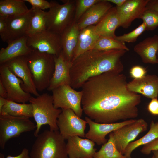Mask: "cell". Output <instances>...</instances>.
Returning <instances> with one entry per match:
<instances>
[{
    "instance_id": "1",
    "label": "cell",
    "mask_w": 158,
    "mask_h": 158,
    "mask_svg": "<svg viewBox=\"0 0 158 158\" xmlns=\"http://www.w3.org/2000/svg\"><path fill=\"white\" fill-rule=\"evenodd\" d=\"M127 83L124 74L113 71L90 78L81 87L83 112L99 123L135 119L141 97L130 91Z\"/></svg>"
},
{
    "instance_id": "2",
    "label": "cell",
    "mask_w": 158,
    "mask_h": 158,
    "mask_svg": "<svg viewBox=\"0 0 158 158\" xmlns=\"http://www.w3.org/2000/svg\"><path fill=\"white\" fill-rule=\"evenodd\" d=\"M127 51L122 49H92L82 54L72 62L71 86L78 89L90 78L104 73L113 71L121 73L124 66L121 59Z\"/></svg>"
},
{
    "instance_id": "3",
    "label": "cell",
    "mask_w": 158,
    "mask_h": 158,
    "mask_svg": "<svg viewBox=\"0 0 158 158\" xmlns=\"http://www.w3.org/2000/svg\"><path fill=\"white\" fill-rule=\"evenodd\" d=\"M36 138L30 153V158H69L65 140L59 130H45Z\"/></svg>"
},
{
    "instance_id": "4",
    "label": "cell",
    "mask_w": 158,
    "mask_h": 158,
    "mask_svg": "<svg viewBox=\"0 0 158 158\" xmlns=\"http://www.w3.org/2000/svg\"><path fill=\"white\" fill-rule=\"evenodd\" d=\"M27 57L37 90L42 92L47 89L54 71V56L33 49Z\"/></svg>"
},
{
    "instance_id": "5",
    "label": "cell",
    "mask_w": 158,
    "mask_h": 158,
    "mask_svg": "<svg viewBox=\"0 0 158 158\" xmlns=\"http://www.w3.org/2000/svg\"><path fill=\"white\" fill-rule=\"evenodd\" d=\"M29 102L32 105L33 117L36 123L34 136L38 135L43 125H48L51 130H59L57 120L62 109L55 107L52 95L45 93L35 97L31 96Z\"/></svg>"
},
{
    "instance_id": "6",
    "label": "cell",
    "mask_w": 158,
    "mask_h": 158,
    "mask_svg": "<svg viewBox=\"0 0 158 158\" xmlns=\"http://www.w3.org/2000/svg\"><path fill=\"white\" fill-rule=\"evenodd\" d=\"M60 4L50 1L51 6L46 12L47 29L61 35L74 21L76 0H62Z\"/></svg>"
},
{
    "instance_id": "7",
    "label": "cell",
    "mask_w": 158,
    "mask_h": 158,
    "mask_svg": "<svg viewBox=\"0 0 158 158\" xmlns=\"http://www.w3.org/2000/svg\"><path fill=\"white\" fill-rule=\"evenodd\" d=\"M36 126L30 118L8 115H0V147L4 149L10 139L22 133L32 131Z\"/></svg>"
},
{
    "instance_id": "8",
    "label": "cell",
    "mask_w": 158,
    "mask_h": 158,
    "mask_svg": "<svg viewBox=\"0 0 158 158\" xmlns=\"http://www.w3.org/2000/svg\"><path fill=\"white\" fill-rule=\"evenodd\" d=\"M52 97L55 107L61 109H71L80 117L83 109L81 102L82 91H77L70 85H64L53 90Z\"/></svg>"
},
{
    "instance_id": "9",
    "label": "cell",
    "mask_w": 158,
    "mask_h": 158,
    "mask_svg": "<svg viewBox=\"0 0 158 158\" xmlns=\"http://www.w3.org/2000/svg\"><path fill=\"white\" fill-rule=\"evenodd\" d=\"M27 46L41 52L58 56L62 51L60 34L46 29L28 36Z\"/></svg>"
},
{
    "instance_id": "10",
    "label": "cell",
    "mask_w": 158,
    "mask_h": 158,
    "mask_svg": "<svg viewBox=\"0 0 158 158\" xmlns=\"http://www.w3.org/2000/svg\"><path fill=\"white\" fill-rule=\"evenodd\" d=\"M57 120L60 134L65 140L74 136L84 138L87 122L71 109H61Z\"/></svg>"
},
{
    "instance_id": "11",
    "label": "cell",
    "mask_w": 158,
    "mask_h": 158,
    "mask_svg": "<svg viewBox=\"0 0 158 158\" xmlns=\"http://www.w3.org/2000/svg\"><path fill=\"white\" fill-rule=\"evenodd\" d=\"M0 81L6 90L7 100L22 103L29 101L31 94L23 90L22 80L13 73L5 63L0 64Z\"/></svg>"
},
{
    "instance_id": "12",
    "label": "cell",
    "mask_w": 158,
    "mask_h": 158,
    "mask_svg": "<svg viewBox=\"0 0 158 158\" xmlns=\"http://www.w3.org/2000/svg\"><path fill=\"white\" fill-rule=\"evenodd\" d=\"M30 8L28 12L21 15L6 16L7 26L3 33L0 34L2 40L8 43L27 35L30 20L33 15Z\"/></svg>"
},
{
    "instance_id": "13",
    "label": "cell",
    "mask_w": 158,
    "mask_h": 158,
    "mask_svg": "<svg viewBox=\"0 0 158 158\" xmlns=\"http://www.w3.org/2000/svg\"><path fill=\"white\" fill-rule=\"evenodd\" d=\"M148 126L147 122L141 118L112 132L115 143L119 151L124 155L128 144L133 141L140 133L146 131Z\"/></svg>"
},
{
    "instance_id": "14",
    "label": "cell",
    "mask_w": 158,
    "mask_h": 158,
    "mask_svg": "<svg viewBox=\"0 0 158 158\" xmlns=\"http://www.w3.org/2000/svg\"><path fill=\"white\" fill-rule=\"evenodd\" d=\"M5 63L10 71L23 82L21 87L25 92L35 97L39 96L27 63V56L15 57Z\"/></svg>"
},
{
    "instance_id": "15",
    "label": "cell",
    "mask_w": 158,
    "mask_h": 158,
    "mask_svg": "<svg viewBox=\"0 0 158 158\" xmlns=\"http://www.w3.org/2000/svg\"><path fill=\"white\" fill-rule=\"evenodd\" d=\"M133 119L111 123H102L96 122L87 116L85 120L89 126V130L85 133V138L98 145H103L107 142L106 135L114 130L128 124L134 122Z\"/></svg>"
},
{
    "instance_id": "16",
    "label": "cell",
    "mask_w": 158,
    "mask_h": 158,
    "mask_svg": "<svg viewBox=\"0 0 158 158\" xmlns=\"http://www.w3.org/2000/svg\"><path fill=\"white\" fill-rule=\"evenodd\" d=\"M149 0H126L121 6H116L120 20V27L128 28L132 22L140 18L147 8Z\"/></svg>"
},
{
    "instance_id": "17",
    "label": "cell",
    "mask_w": 158,
    "mask_h": 158,
    "mask_svg": "<svg viewBox=\"0 0 158 158\" xmlns=\"http://www.w3.org/2000/svg\"><path fill=\"white\" fill-rule=\"evenodd\" d=\"M66 149L69 158H93L96 149L92 140L78 136L67 140Z\"/></svg>"
},
{
    "instance_id": "18",
    "label": "cell",
    "mask_w": 158,
    "mask_h": 158,
    "mask_svg": "<svg viewBox=\"0 0 158 158\" xmlns=\"http://www.w3.org/2000/svg\"><path fill=\"white\" fill-rule=\"evenodd\" d=\"M127 87L130 92L140 93L151 99L158 96V76L147 75L139 79H133L128 83Z\"/></svg>"
},
{
    "instance_id": "19",
    "label": "cell",
    "mask_w": 158,
    "mask_h": 158,
    "mask_svg": "<svg viewBox=\"0 0 158 158\" xmlns=\"http://www.w3.org/2000/svg\"><path fill=\"white\" fill-rule=\"evenodd\" d=\"M55 69L49 86L47 89L52 91L56 88L64 85H70V70L72 62L64 58L62 51L58 56H54Z\"/></svg>"
},
{
    "instance_id": "20",
    "label": "cell",
    "mask_w": 158,
    "mask_h": 158,
    "mask_svg": "<svg viewBox=\"0 0 158 158\" xmlns=\"http://www.w3.org/2000/svg\"><path fill=\"white\" fill-rule=\"evenodd\" d=\"M113 6L107 0H100L92 5L77 22L79 30L96 25Z\"/></svg>"
},
{
    "instance_id": "21",
    "label": "cell",
    "mask_w": 158,
    "mask_h": 158,
    "mask_svg": "<svg viewBox=\"0 0 158 158\" xmlns=\"http://www.w3.org/2000/svg\"><path fill=\"white\" fill-rule=\"evenodd\" d=\"M134 51L145 63H157V54L158 50V35L145 39L136 44Z\"/></svg>"
},
{
    "instance_id": "22",
    "label": "cell",
    "mask_w": 158,
    "mask_h": 158,
    "mask_svg": "<svg viewBox=\"0 0 158 158\" xmlns=\"http://www.w3.org/2000/svg\"><path fill=\"white\" fill-rule=\"evenodd\" d=\"M80 32L77 23L73 22L61 34L62 52L65 59L72 62Z\"/></svg>"
},
{
    "instance_id": "23",
    "label": "cell",
    "mask_w": 158,
    "mask_h": 158,
    "mask_svg": "<svg viewBox=\"0 0 158 158\" xmlns=\"http://www.w3.org/2000/svg\"><path fill=\"white\" fill-rule=\"evenodd\" d=\"M95 26L96 32L100 36L115 39V30L120 26L116 6L112 7Z\"/></svg>"
},
{
    "instance_id": "24",
    "label": "cell",
    "mask_w": 158,
    "mask_h": 158,
    "mask_svg": "<svg viewBox=\"0 0 158 158\" xmlns=\"http://www.w3.org/2000/svg\"><path fill=\"white\" fill-rule=\"evenodd\" d=\"M28 36H23L8 44L6 48L0 50V64L4 63L16 57L27 56L33 49L27 45Z\"/></svg>"
},
{
    "instance_id": "25",
    "label": "cell",
    "mask_w": 158,
    "mask_h": 158,
    "mask_svg": "<svg viewBox=\"0 0 158 158\" xmlns=\"http://www.w3.org/2000/svg\"><path fill=\"white\" fill-rule=\"evenodd\" d=\"M99 36L96 32L95 25L80 30L72 62L82 54L92 49Z\"/></svg>"
},
{
    "instance_id": "26",
    "label": "cell",
    "mask_w": 158,
    "mask_h": 158,
    "mask_svg": "<svg viewBox=\"0 0 158 158\" xmlns=\"http://www.w3.org/2000/svg\"><path fill=\"white\" fill-rule=\"evenodd\" d=\"M4 115L29 118L32 117V107L30 103L20 104L7 100L6 104L0 110V115Z\"/></svg>"
},
{
    "instance_id": "27",
    "label": "cell",
    "mask_w": 158,
    "mask_h": 158,
    "mask_svg": "<svg viewBox=\"0 0 158 158\" xmlns=\"http://www.w3.org/2000/svg\"><path fill=\"white\" fill-rule=\"evenodd\" d=\"M158 138V122L152 121L150 128L148 132L143 136L128 144L124 154L126 158H131L132 152L139 147L144 145Z\"/></svg>"
},
{
    "instance_id": "28",
    "label": "cell",
    "mask_w": 158,
    "mask_h": 158,
    "mask_svg": "<svg viewBox=\"0 0 158 158\" xmlns=\"http://www.w3.org/2000/svg\"><path fill=\"white\" fill-rule=\"evenodd\" d=\"M23 0H0V16H10L25 13L29 9Z\"/></svg>"
},
{
    "instance_id": "29",
    "label": "cell",
    "mask_w": 158,
    "mask_h": 158,
    "mask_svg": "<svg viewBox=\"0 0 158 158\" xmlns=\"http://www.w3.org/2000/svg\"><path fill=\"white\" fill-rule=\"evenodd\" d=\"M93 158H126L118 150L115 145L112 132L109 135V139L101 148L96 152Z\"/></svg>"
},
{
    "instance_id": "30",
    "label": "cell",
    "mask_w": 158,
    "mask_h": 158,
    "mask_svg": "<svg viewBox=\"0 0 158 158\" xmlns=\"http://www.w3.org/2000/svg\"><path fill=\"white\" fill-rule=\"evenodd\" d=\"M32 9L33 14L30 20L27 36L32 35L47 29L45 18L46 12L40 9Z\"/></svg>"
},
{
    "instance_id": "31",
    "label": "cell",
    "mask_w": 158,
    "mask_h": 158,
    "mask_svg": "<svg viewBox=\"0 0 158 158\" xmlns=\"http://www.w3.org/2000/svg\"><path fill=\"white\" fill-rule=\"evenodd\" d=\"M92 49L100 51L122 49L128 51L129 48L125 43L115 39L100 36Z\"/></svg>"
},
{
    "instance_id": "32",
    "label": "cell",
    "mask_w": 158,
    "mask_h": 158,
    "mask_svg": "<svg viewBox=\"0 0 158 158\" xmlns=\"http://www.w3.org/2000/svg\"><path fill=\"white\" fill-rule=\"evenodd\" d=\"M140 18L145 24L147 30L152 31L158 27V11L147 8Z\"/></svg>"
},
{
    "instance_id": "33",
    "label": "cell",
    "mask_w": 158,
    "mask_h": 158,
    "mask_svg": "<svg viewBox=\"0 0 158 158\" xmlns=\"http://www.w3.org/2000/svg\"><path fill=\"white\" fill-rule=\"evenodd\" d=\"M146 30L145 24L142 22L132 31L121 35L116 36L115 39L123 43H134L136 41L138 37Z\"/></svg>"
},
{
    "instance_id": "34",
    "label": "cell",
    "mask_w": 158,
    "mask_h": 158,
    "mask_svg": "<svg viewBox=\"0 0 158 158\" xmlns=\"http://www.w3.org/2000/svg\"><path fill=\"white\" fill-rule=\"evenodd\" d=\"M100 0H76L74 21L77 23L85 13Z\"/></svg>"
},
{
    "instance_id": "35",
    "label": "cell",
    "mask_w": 158,
    "mask_h": 158,
    "mask_svg": "<svg viewBox=\"0 0 158 158\" xmlns=\"http://www.w3.org/2000/svg\"><path fill=\"white\" fill-rule=\"evenodd\" d=\"M30 4L32 6V9H39L42 10L49 8L51 6L50 1L45 0H23Z\"/></svg>"
},
{
    "instance_id": "36",
    "label": "cell",
    "mask_w": 158,
    "mask_h": 158,
    "mask_svg": "<svg viewBox=\"0 0 158 158\" xmlns=\"http://www.w3.org/2000/svg\"><path fill=\"white\" fill-rule=\"evenodd\" d=\"M147 70L144 67L140 65L132 67L129 71L130 77L134 79L141 78L146 75Z\"/></svg>"
},
{
    "instance_id": "37",
    "label": "cell",
    "mask_w": 158,
    "mask_h": 158,
    "mask_svg": "<svg viewBox=\"0 0 158 158\" xmlns=\"http://www.w3.org/2000/svg\"><path fill=\"white\" fill-rule=\"evenodd\" d=\"M158 150V138L150 143L144 145L140 150L144 154L148 155L154 150Z\"/></svg>"
},
{
    "instance_id": "38",
    "label": "cell",
    "mask_w": 158,
    "mask_h": 158,
    "mask_svg": "<svg viewBox=\"0 0 158 158\" xmlns=\"http://www.w3.org/2000/svg\"><path fill=\"white\" fill-rule=\"evenodd\" d=\"M149 112L153 115H158V99L157 98L152 99L147 106Z\"/></svg>"
},
{
    "instance_id": "39",
    "label": "cell",
    "mask_w": 158,
    "mask_h": 158,
    "mask_svg": "<svg viewBox=\"0 0 158 158\" xmlns=\"http://www.w3.org/2000/svg\"><path fill=\"white\" fill-rule=\"evenodd\" d=\"M6 158H30V153L28 150L26 148H23L20 153L16 156H8Z\"/></svg>"
},
{
    "instance_id": "40",
    "label": "cell",
    "mask_w": 158,
    "mask_h": 158,
    "mask_svg": "<svg viewBox=\"0 0 158 158\" xmlns=\"http://www.w3.org/2000/svg\"><path fill=\"white\" fill-rule=\"evenodd\" d=\"M6 26V16H0V34L4 32Z\"/></svg>"
},
{
    "instance_id": "41",
    "label": "cell",
    "mask_w": 158,
    "mask_h": 158,
    "mask_svg": "<svg viewBox=\"0 0 158 158\" xmlns=\"http://www.w3.org/2000/svg\"><path fill=\"white\" fill-rule=\"evenodd\" d=\"M147 8L158 11V0H149Z\"/></svg>"
},
{
    "instance_id": "42",
    "label": "cell",
    "mask_w": 158,
    "mask_h": 158,
    "mask_svg": "<svg viewBox=\"0 0 158 158\" xmlns=\"http://www.w3.org/2000/svg\"><path fill=\"white\" fill-rule=\"evenodd\" d=\"M0 97L6 99L7 98L6 90L1 81H0Z\"/></svg>"
},
{
    "instance_id": "43",
    "label": "cell",
    "mask_w": 158,
    "mask_h": 158,
    "mask_svg": "<svg viewBox=\"0 0 158 158\" xmlns=\"http://www.w3.org/2000/svg\"><path fill=\"white\" fill-rule=\"evenodd\" d=\"M110 3H113L118 7L122 6L126 1V0H107Z\"/></svg>"
},
{
    "instance_id": "44",
    "label": "cell",
    "mask_w": 158,
    "mask_h": 158,
    "mask_svg": "<svg viewBox=\"0 0 158 158\" xmlns=\"http://www.w3.org/2000/svg\"><path fill=\"white\" fill-rule=\"evenodd\" d=\"M7 101V100L6 99L0 97V110L6 104Z\"/></svg>"
},
{
    "instance_id": "45",
    "label": "cell",
    "mask_w": 158,
    "mask_h": 158,
    "mask_svg": "<svg viewBox=\"0 0 158 158\" xmlns=\"http://www.w3.org/2000/svg\"><path fill=\"white\" fill-rule=\"evenodd\" d=\"M152 152L153 153L152 158H158V150L153 151Z\"/></svg>"
},
{
    "instance_id": "46",
    "label": "cell",
    "mask_w": 158,
    "mask_h": 158,
    "mask_svg": "<svg viewBox=\"0 0 158 158\" xmlns=\"http://www.w3.org/2000/svg\"><path fill=\"white\" fill-rule=\"evenodd\" d=\"M157 63L158 64V50L157 54Z\"/></svg>"
}]
</instances>
